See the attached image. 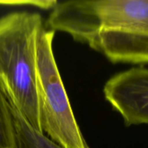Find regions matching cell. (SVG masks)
I'll return each mask as SVG.
<instances>
[{"mask_svg": "<svg viewBox=\"0 0 148 148\" xmlns=\"http://www.w3.org/2000/svg\"><path fill=\"white\" fill-rule=\"evenodd\" d=\"M46 26L87 43L113 63H148V0L57 2Z\"/></svg>", "mask_w": 148, "mask_h": 148, "instance_id": "obj_1", "label": "cell"}, {"mask_svg": "<svg viewBox=\"0 0 148 148\" xmlns=\"http://www.w3.org/2000/svg\"><path fill=\"white\" fill-rule=\"evenodd\" d=\"M42 28V17L36 12L0 16V84L26 121L41 134L36 42Z\"/></svg>", "mask_w": 148, "mask_h": 148, "instance_id": "obj_2", "label": "cell"}, {"mask_svg": "<svg viewBox=\"0 0 148 148\" xmlns=\"http://www.w3.org/2000/svg\"><path fill=\"white\" fill-rule=\"evenodd\" d=\"M55 31L42 29L36 42V89L42 134L62 148H89L76 121L54 52Z\"/></svg>", "mask_w": 148, "mask_h": 148, "instance_id": "obj_3", "label": "cell"}, {"mask_svg": "<svg viewBox=\"0 0 148 148\" xmlns=\"http://www.w3.org/2000/svg\"><path fill=\"white\" fill-rule=\"evenodd\" d=\"M103 93L126 126L148 124V69L133 68L114 75Z\"/></svg>", "mask_w": 148, "mask_h": 148, "instance_id": "obj_4", "label": "cell"}, {"mask_svg": "<svg viewBox=\"0 0 148 148\" xmlns=\"http://www.w3.org/2000/svg\"><path fill=\"white\" fill-rule=\"evenodd\" d=\"M13 118L16 148H62L45 134L35 130L23 117L19 110L7 96Z\"/></svg>", "mask_w": 148, "mask_h": 148, "instance_id": "obj_5", "label": "cell"}, {"mask_svg": "<svg viewBox=\"0 0 148 148\" xmlns=\"http://www.w3.org/2000/svg\"><path fill=\"white\" fill-rule=\"evenodd\" d=\"M0 148H16L15 128L6 93L0 84Z\"/></svg>", "mask_w": 148, "mask_h": 148, "instance_id": "obj_6", "label": "cell"}, {"mask_svg": "<svg viewBox=\"0 0 148 148\" xmlns=\"http://www.w3.org/2000/svg\"><path fill=\"white\" fill-rule=\"evenodd\" d=\"M2 4H28L34 5L35 7H38L41 9L48 10L53 9L55 5L57 3V1H21V2H0Z\"/></svg>", "mask_w": 148, "mask_h": 148, "instance_id": "obj_7", "label": "cell"}]
</instances>
